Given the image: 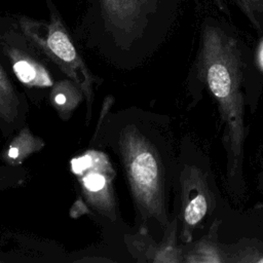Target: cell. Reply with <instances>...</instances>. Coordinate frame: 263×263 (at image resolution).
I'll return each instance as SVG.
<instances>
[{
	"label": "cell",
	"instance_id": "cell-1",
	"mask_svg": "<svg viewBox=\"0 0 263 263\" xmlns=\"http://www.w3.org/2000/svg\"><path fill=\"white\" fill-rule=\"evenodd\" d=\"M112 104L106 98L89 144L117 159L133 201L136 231L153 237L157 228L163 237L173 221L174 155L167 124L163 116L136 106L111 111Z\"/></svg>",
	"mask_w": 263,
	"mask_h": 263
},
{
	"label": "cell",
	"instance_id": "cell-3",
	"mask_svg": "<svg viewBox=\"0 0 263 263\" xmlns=\"http://www.w3.org/2000/svg\"><path fill=\"white\" fill-rule=\"evenodd\" d=\"M161 0H88L81 38L113 67L132 70L152 49Z\"/></svg>",
	"mask_w": 263,
	"mask_h": 263
},
{
	"label": "cell",
	"instance_id": "cell-16",
	"mask_svg": "<svg viewBox=\"0 0 263 263\" xmlns=\"http://www.w3.org/2000/svg\"><path fill=\"white\" fill-rule=\"evenodd\" d=\"M262 64H263V55H262Z\"/></svg>",
	"mask_w": 263,
	"mask_h": 263
},
{
	"label": "cell",
	"instance_id": "cell-4",
	"mask_svg": "<svg viewBox=\"0 0 263 263\" xmlns=\"http://www.w3.org/2000/svg\"><path fill=\"white\" fill-rule=\"evenodd\" d=\"M0 64L36 105L50 102L57 91L73 82L21 29L15 15H0Z\"/></svg>",
	"mask_w": 263,
	"mask_h": 263
},
{
	"label": "cell",
	"instance_id": "cell-14",
	"mask_svg": "<svg viewBox=\"0 0 263 263\" xmlns=\"http://www.w3.org/2000/svg\"><path fill=\"white\" fill-rule=\"evenodd\" d=\"M253 27L263 34V0H234Z\"/></svg>",
	"mask_w": 263,
	"mask_h": 263
},
{
	"label": "cell",
	"instance_id": "cell-13",
	"mask_svg": "<svg viewBox=\"0 0 263 263\" xmlns=\"http://www.w3.org/2000/svg\"><path fill=\"white\" fill-rule=\"evenodd\" d=\"M29 178V171L21 164H0V191L24 185Z\"/></svg>",
	"mask_w": 263,
	"mask_h": 263
},
{
	"label": "cell",
	"instance_id": "cell-11",
	"mask_svg": "<svg viewBox=\"0 0 263 263\" xmlns=\"http://www.w3.org/2000/svg\"><path fill=\"white\" fill-rule=\"evenodd\" d=\"M10 140L7 149L4 150L2 158L7 164H21L30 154L39 151L44 145V141L32 135L28 126L21 129Z\"/></svg>",
	"mask_w": 263,
	"mask_h": 263
},
{
	"label": "cell",
	"instance_id": "cell-9",
	"mask_svg": "<svg viewBox=\"0 0 263 263\" xmlns=\"http://www.w3.org/2000/svg\"><path fill=\"white\" fill-rule=\"evenodd\" d=\"M29 102L14 78L0 64V134L9 139L28 126Z\"/></svg>",
	"mask_w": 263,
	"mask_h": 263
},
{
	"label": "cell",
	"instance_id": "cell-7",
	"mask_svg": "<svg viewBox=\"0 0 263 263\" xmlns=\"http://www.w3.org/2000/svg\"><path fill=\"white\" fill-rule=\"evenodd\" d=\"M180 237L184 243L193 240L194 230L212 213L216 197L205 173L194 164H185L180 173Z\"/></svg>",
	"mask_w": 263,
	"mask_h": 263
},
{
	"label": "cell",
	"instance_id": "cell-17",
	"mask_svg": "<svg viewBox=\"0 0 263 263\" xmlns=\"http://www.w3.org/2000/svg\"><path fill=\"white\" fill-rule=\"evenodd\" d=\"M218 1H219V2H220V1H221V0H218ZM222 1H223V0H222Z\"/></svg>",
	"mask_w": 263,
	"mask_h": 263
},
{
	"label": "cell",
	"instance_id": "cell-10",
	"mask_svg": "<svg viewBox=\"0 0 263 263\" xmlns=\"http://www.w3.org/2000/svg\"><path fill=\"white\" fill-rule=\"evenodd\" d=\"M219 225L216 219L204 235L183 246V263H226L224 243L218 239Z\"/></svg>",
	"mask_w": 263,
	"mask_h": 263
},
{
	"label": "cell",
	"instance_id": "cell-12",
	"mask_svg": "<svg viewBox=\"0 0 263 263\" xmlns=\"http://www.w3.org/2000/svg\"><path fill=\"white\" fill-rule=\"evenodd\" d=\"M226 263H263V242L256 238H241L224 245Z\"/></svg>",
	"mask_w": 263,
	"mask_h": 263
},
{
	"label": "cell",
	"instance_id": "cell-15",
	"mask_svg": "<svg viewBox=\"0 0 263 263\" xmlns=\"http://www.w3.org/2000/svg\"><path fill=\"white\" fill-rule=\"evenodd\" d=\"M3 243H4V241L0 239V262H4V261H5V259H3V258L1 257V256H2V253H1V248H2V247H1V246H2Z\"/></svg>",
	"mask_w": 263,
	"mask_h": 263
},
{
	"label": "cell",
	"instance_id": "cell-8",
	"mask_svg": "<svg viewBox=\"0 0 263 263\" xmlns=\"http://www.w3.org/2000/svg\"><path fill=\"white\" fill-rule=\"evenodd\" d=\"M178 217H175L160 241L149 234L135 231L126 234L129 238L127 247L133 255L140 262H161V263H183V246L177 241Z\"/></svg>",
	"mask_w": 263,
	"mask_h": 263
},
{
	"label": "cell",
	"instance_id": "cell-6",
	"mask_svg": "<svg viewBox=\"0 0 263 263\" xmlns=\"http://www.w3.org/2000/svg\"><path fill=\"white\" fill-rule=\"evenodd\" d=\"M71 168L76 176L86 212L95 215L105 229H111L124 237L128 226L123 222L115 194L113 178L115 171L109 153L88 144L87 150L71 160Z\"/></svg>",
	"mask_w": 263,
	"mask_h": 263
},
{
	"label": "cell",
	"instance_id": "cell-5",
	"mask_svg": "<svg viewBox=\"0 0 263 263\" xmlns=\"http://www.w3.org/2000/svg\"><path fill=\"white\" fill-rule=\"evenodd\" d=\"M46 5L49 10L48 22L24 15H15L16 21L21 29L43 50L65 76L81 89L87 107L85 122L88 123L91 117L95 88L102 83V79L97 77L87 67L52 1L46 0Z\"/></svg>",
	"mask_w": 263,
	"mask_h": 263
},
{
	"label": "cell",
	"instance_id": "cell-2",
	"mask_svg": "<svg viewBox=\"0 0 263 263\" xmlns=\"http://www.w3.org/2000/svg\"><path fill=\"white\" fill-rule=\"evenodd\" d=\"M242 66L238 41L220 26L205 24L201 30L196 70L214 97L224 125L227 179L231 185L242 181L247 138Z\"/></svg>",
	"mask_w": 263,
	"mask_h": 263
}]
</instances>
